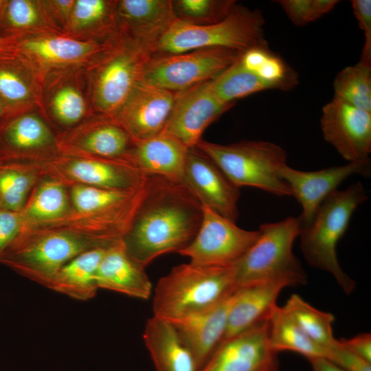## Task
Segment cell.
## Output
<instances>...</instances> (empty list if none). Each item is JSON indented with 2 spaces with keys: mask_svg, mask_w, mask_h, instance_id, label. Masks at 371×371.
Returning a JSON list of instances; mask_svg holds the SVG:
<instances>
[{
  "mask_svg": "<svg viewBox=\"0 0 371 371\" xmlns=\"http://www.w3.org/2000/svg\"><path fill=\"white\" fill-rule=\"evenodd\" d=\"M312 371H346L324 357L309 360Z\"/></svg>",
  "mask_w": 371,
  "mask_h": 371,
  "instance_id": "bcb514c9",
  "label": "cell"
},
{
  "mask_svg": "<svg viewBox=\"0 0 371 371\" xmlns=\"http://www.w3.org/2000/svg\"><path fill=\"white\" fill-rule=\"evenodd\" d=\"M189 150L164 131L150 139L134 142L127 160L145 175L159 176L185 183Z\"/></svg>",
  "mask_w": 371,
  "mask_h": 371,
  "instance_id": "7402d4cb",
  "label": "cell"
},
{
  "mask_svg": "<svg viewBox=\"0 0 371 371\" xmlns=\"http://www.w3.org/2000/svg\"><path fill=\"white\" fill-rule=\"evenodd\" d=\"M134 144L128 133L114 120L102 122L58 142L59 154L126 159Z\"/></svg>",
  "mask_w": 371,
  "mask_h": 371,
  "instance_id": "d4e9b609",
  "label": "cell"
},
{
  "mask_svg": "<svg viewBox=\"0 0 371 371\" xmlns=\"http://www.w3.org/2000/svg\"><path fill=\"white\" fill-rule=\"evenodd\" d=\"M267 320L220 343L199 371H278Z\"/></svg>",
  "mask_w": 371,
  "mask_h": 371,
  "instance_id": "e0dca14e",
  "label": "cell"
},
{
  "mask_svg": "<svg viewBox=\"0 0 371 371\" xmlns=\"http://www.w3.org/2000/svg\"><path fill=\"white\" fill-rule=\"evenodd\" d=\"M334 97L371 112V65L361 61L341 69L333 82Z\"/></svg>",
  "mask_w": 371,
  "mask_h": 371,
  "instance_id": "e575fe53",
  "label": "cell"
},
{
  "mask_svg": "<svg viewBox=\"0 0 371 371\" xmlns=\"http://www.w3.org/2000/svg\"><path fill=\"white\" fill-rule=\"evenodd\" d=\"M116 16L130 34L129 41L153 54L161 37L177 20L171 0H122Z\"/></svg>",
  "mask_w": 371,
  "mask_h": 371,
  "instance_id": "44dd1931",
  "label": "cell"
},
{
  "mask_svg": "<svg viewBox=\"0 0 371 371\" xmlns=\"http://www.w3.org/2000/svg\"><path fill=\"white\" fill-rule=\"evenodd\" d=\"M41 179L31 164L0 163V210L21 212Z\"/></svg>",
  "mask_w": 371,
  "mask_h": 371,
  "instance_id": "f546056e",
  "label": "cell"
},
{
  "mask_svg": "<svg viewBox=\"0 0 371 371\" xmlns=\"http://www.w3.org/2000/svg\"><path fill=\"white\" fill-rule=\"evenodd\" d=\"M267 322L269 346L276 353L292 351L308 360L326 357V349L311 339L283 306L276 305Z\"/></svg>",
  "mask_w": 371,
  "mask_h": 371,
  "instance_id": "f1b7e54d",
  "label": "cell"
},
{
  "mask_svg": "<svg viewBox=\"0 0 371 371\" xmlns=\"http://www.w3.org/2000/svg\"><path fill=\"white\" fill-rule=\"evenodd\" d=\"M238 289L229 297L212 308L166 319L174 326L180 338L192 352L199 370L223 340L229 312Z\"/></svg>",
  "mask_w": 371,
  "mask_h": 371,
  "instance_id": "ffe728a7",
  "label": "cell"
},
{
  "mask_svg": "<svg viewBox=\"0 0 371 371\" xmlns=\"http://www.w3.org/2000/svg\"><path fill=\"white\" fill-rule=\"evenodd\" d=\"M143 339L156 371H199L192 352L168 320L153 315L146 323Z\"/></svg>",
  "mask_w": 371,
  "mask_h": 371,
  "instance_id": "484cf974",
  "label": "cell"
},
{
  "mask_svg": "<svg viewBox=\"0 0 371 371\" xmlns=\"http://www.w3.org/2000/svg\"><path fill=\"white\" fill-rule=\"evenodd\" d=\"M242 65L254 73L271 89L288 91L297 84V74L269 47H255L240 54Z\"/></svg>",
  "mask_w": 371,
  "mask_h": 371,
  "instance_id": "1f68e13d",
  "label": "cell"
},
{
  "mask_svg": "<svg viewBox=\"0 0 371 371\" xmlns=\"http://www.w3.org/2000/svg\"><path fill=\"white\" fill-rule=\"evenodd\" d=\"M4 117H5V109H4V106L1 101L0 100V123L3 120Z\"/></svg>",
  "mask_w": 371,
  "mask_h": 371,
  "instance_id": "c3c4849f",
  "label": "cell"
},
{
  "mask_svg": "<svg viewBox=\"0 0 371 371\" xmlns=\"http://www.w3.org/2000/svg\"><path fill=\"white\" fill-rule=\"evenodd\" d=\"M42 178L73 185L115 190H135L145 183L146 175L126 159L58 154L31 163Z\"/></svg>",
  "mask_w": 371,
  "mask_h": 371,
  "instance_id": "9c48e42d",
  "label": "cell"
},
{
  "mask_svg": "<svg viewBox=\"0 0 371 371\" xmlns=\"http://www.w3.org/2000/svg\"><path fill=\"white\" fill-rule=\"evenodd\" d=\"M177 19L199 25L216 23L224 19L235 4L233 0L172 1Z\"/></svg>",
  "mask_w": 371,
  "mask_h": 371,
  "instance_id": "d590c367",
  "label": "cell"
},
{
  "mask_svg": "<svg viewBox=\"0 0 371 371\" xmlns=\"http://www.w3.org/2000/svg\"><path fill=\"white\" fill-rule=\"evenodd\" d=\"M211 159L238 188L250 186L277 196H291L280 175L286 152L273 142L242 141L220 144L201 140L195 147Z\"/></svg>",
  "mask_w": 371,
  "mask_h": 371,
  "instance_id": "52a82bcc",
  "label": "cell"
},
{
  "mask_svg": "<svg viewBox=\"0 0 371 371\" xmlns=\"http://www.w3.org/2000/svg\"><path fill=\"white\" fill-rule=\"evenodd\" d=\"M38 19V10L32 1H6L0 19V31L12 34L35 25Z\"/></svg>",
  "mask_w": 371,
  "mask_h": 371,
  "instance_id": "ab89813d",
  "label": "cell"
},
{
  "mask_svg": "<svg viewBox=\"0 0 371 371\" xmlns=\"http://www.w3.org/2000/svg\"><path fill=\"white\" fill-rule=\"evenodd\" d=\"M4 47V39H3L0 36V53L2 52Z\"/></svg>",
  "mask_w": 371,
  "mask_h": 371,
  "instance_id": "681fc988",
  "label": "cell"
},
{
  "mask_svg": "<svg viewBox=\"0 0 371 371\" xmlns=\"http://www.w3.org/2000/svg\"><path fill=\"white\" fill-rule=\"evenodd\" d=\"M144 186L129 191L80 185L68 186L71 212L63 221L55 223L67 225L106 241H116L127 230Z\"/></svg>",
  "mask_w": 371,
  "mask_h": 371,
  "instance_id": "ba28073f",
  "label": "cell"
},
{
  "mask_svg": "<svg viewBox=\"0 0 371 371\" xmlns=\"http://www.w3.org/2000/svg\"><path fill=\"white\" fill-rule=\"evenodd\" d=\"M296 26H304L330 12L337 0H279L276 1Z\"/></svg>",
  "mask_w": 371,
  "mask_h": 371,
  "instance_id": "74e56055",
  "label": "cell"
},
{
  "mask_svg": "<svg viewBox=\"0 0 371 371\" xmlns=\"http://www.w3.org/2000/svg\"><path fill=\"white\" fill-rule=\"evenodd\" d=\"M202 218V205L185 183L146 175L143 195L121 240L130 257L145 268L163 254L186 248Z\"/></svg>",
  "mask_w": 371,
  "mask_h": 371,
  "instance_id": "6da1fadb",
  "label": "cell"
},
{
  "mask_svg": "<svg viewBox=\"0 0 371 371\" xmlns=\"http://www.w3.org/2000/svg\"><path fill=\"white\" fill-rule=\"evenodd\" d=\"M368 199L361 182L335 190L319 205L311 221L302 225L299 236L306 260L312 267L333 275L346 294L355 288V281L341 269L337 245L346 232L355 210Z\"/></svg>",
  "mask_w": 371,
  "mask_h": 371,
  "instance_id": "3957f363",
  "label": "cell"
},
{
  "mask_svg": "<svg viewBox=\"0 0 371 371\" xmlns=\"http://www.w3.org/2000/svg\"><path fill=\"white\" fill-rule=\"evenodd\" d=\"M58 153L55 137L38 115H16L0 123V163H35Z\"/></svg>",
  "mask_w": 371,
  "mask_h": 371,
  "instance_id": "ac0fdd59",
  "label": "cell"
},
{
  "mask_svg": "<svg viewBox=\"0 0 371 371\" xmlns=\"http://www.w3.org/2000/svg\"><path fill=\"white\" fill-rule=\"evenodd\" d=\"M203 218L192 242L179 254L196 265L230 267L249 250L258 236V229H242L210 208L202 206Z\"/></svg>",
  "mask_w": 371,
  "mask_h": 371,
  "instance_id": "8fae6325",
  "label": "cell"
},
{
  "mask_svg": "<svg viewBox=\"0 0 371 371\" xmlns=\"http://www.w3.org/2000/svg\"><path fill=\"white\" fill-rule=\"evenodd\" d=\"M240 52L226 48H203L170 54H153L146 65L144 80L180 93L218 76Z\"/></svg>",
  "mask_w": 371,
  "mask_h": 371,
  "instance_id": "30bf717a",
  "label": "cell"
},
{
  "mask_svg": "<svg viewBox=\"0 0 371 371\" xmlns=\"http://www.w3.org/2000/svg\"><path fill=\"white\" fill-rule=\"evenodd\" d=\"M238 289L234 265L181 264L157 282L153 299V315L171 319L205 310L218 305Z\"/></svg>",
  "mask_w": 371,
  "mask_h": 371,
  "instance_id": "277c9868",
  "label": "cell"
},
{
  "mask_svg": "<svg viewBox=\"0 0 371 371\" xmlns=\"http://www.w3.org/2000/svg\"><path fill=\"white\" fill-rule=\"evenodd\" d=\"M109 3L103 0L75 1L71 16L73 25L84 27L100 23L109 14Z\"/></svg>",
  "mask_w": 371,
  "mask_h": 371,
  "instance_id": "60d3db41",
  "label": "cell"
},
{
  "mask_svg": "<svg viewBox=\"0 0 371 371\" xmlns=\"http://www.w3.org/2000/svg\"><path fill=\"white\" fill-rule=\"evenodd\" d=\"M185 184L202 206L232 221H236L239 188L211 159L196 148H190L188 151Z\"/></svg>",
  "mask_w": 371,
  "mask_h": 371,
  "instance_id": "d6986e66",
  "label": "cell"
},
{
  "mask_svg": "<svg viewBox=\"0 0 371 371\" xmlns=\"http://www.w3.org/2000/svg\"><path fill=\"white\" fill-rule=\"evenodd\" d=\"M239 57L240 55L234 63L210 80L216 95L227 104H234L238 99L271 89L264 80L244 67Z\"/></svg>",
  "mask_w": 371,
  "mask_h": 371,
  "instance_id": "836d02e7",
  "label": "cell"
},
{
  "mask_svg": "<svg viewBox=\"0 0 371 371\" xmlns=\"http://www.w3.org/2000/svg\"><path fill=\"white\" fill-rule=\"evenodd\" d=\"M294 286L288 280H274L239 288L229 310L223 341L268 319L283 289Z\"/></svg>",
  "mask_w": 371,
  "mask_h": 371,
  "instance_id": "603a6c76",
  "label": "cell"
},
{
  "mask_svg": "<svg viewBox=\"0 0 371 371\" xmlns=\"http://www.w3.org/2000/svg\"><path fill=\"white\" fill-rule=\"evenodd\" d=\"M21 212L0 210V258L23 227Z\"/></svg>",
  "mask_w": 371,
  "mask_h": 371,
  "instance_id": "ee69618b",
  "label": "cell"
},
{
  "mask_svg": "<svg viewBox=\"0 0 371 371\" xmlns=\"http://www.w3.org/2000/svg\"><path fill=\"white\" fill-rule=\"evenodd\" d=\"M144 269L130 257L120 238L107 248L101 260L96 275L98 289L148 300L152 284Z\"/></svg>",
  "mask_w": 371,
  "mask_h": 371,
  "instance_id": "cb8c5ba5",
  "label": "cell"
},
{
  "mask_svg": "<svg viewBox=\"0 0 371 371\" xmlns=\"http://www.w3.org/2000/svg\"><path fill=\"white\" fill-rule=\"evenodd\" d=\"M109 246L87 250L70 260L58 271L49 289L79 301L92 299L99 289L98 269Z\"/></svg>",
  "mask_w": 371,
  "mask_h": 371,
  "instance_id": "4316f807",
  "label": "cell"
},
{
  "mask_svg": "<svg viewBox=\"0 0 371 371\" xmlns=\"http://www.w3.org/2000/svg\"><path fill=\"white\" fill-rule=\"evenodd\" d=\"M341 346L371 363V335L359 334L350 339H338Z\"/></svg>",
  "mask_w": 371,
  "mask_h": 371,
  "instance_id": "f6af8a7d",
  "label": "cell"
},
{
  "mask_svg": "<svg viewBox=\"0 0 371 371\" xmlns=\"http://www.w3.org/2000/svg\"><path fill=\"white\" fill-rule=\"evenodd\" d=\"M324 139L348 162L369 159L371 153V112L333 98L322 111Z\"/></svg>",
  "mask_w": 371,
  "mask_h": 371,
  "instance_id": "4fadbf2b",
  "label": "cell"
},
{
  "mask_svg": "<svg viewBox=\"0 0 371 371\" xmlns=\"http://www.w3.org/2000/svg\"><path fill=\"white\" fill-rule=\"evenodd\" d=\"M52 106L56 118L65 126H73L79 122L86 109L82 95L72 87L59 89L53 97Z\"/></svg>",
  "mask_w": 371,
  "mask_h": 371,
  "instance_id": "f35d334b",
  "label": "cell"
},
{
  "mask_svg": "<svg viewBox=\"0 0 371 371\" xmlns=\"http://www.w3.org/2000/svg\"><path fill=\"white\" fill-rule=\"evenodd\" d=\"M114 242L62 223L23 227L1 257L0 264L50 289L58 271L70 260L84 251L109 246Z\"/></svg>",
  "mask_w": 371,
  "mask_h": 371,
  "instance_id": "7a4b0ae2",
  "label": "cell"
},
{
  "mask_svg": "<svg viewBox=\"0 0 371 371\" xmlns=\"http://www.w3.org/2000/svg\"><path fill=\"white\" fill-rule=\"evenodd\" d=\"M325 358L346 371H371V363L341 346L338 339L326 348Z\"/></svg>",
  "mask_w": 371,
  "mask_h": 371,
  "instance_id": "b9f144b4",
  "label": "cell"
},
{
  "mask_svg": "<svg viewBox=\"0 0 371 371\" xmlns=\"http://www.w3.org/2000/svg\"><path fill=\"white\" fill-rule=\"evenodd\" d=\"M351 3L358 25L365 36L360 61L371 65V1L352 0Z\"/></svg>",
  "mask_w": 371,
  "mask_h": 371,
  "instance_id": "7bdbcfd3",
  "label": "cell"
},
{
  "mask_svg": "<svg viewBox=\"0 0 371 371\" xmlns=\"http://www.w3.org/2000/svg\"><path fill=\"white\" fill-rule=\"evenodd\" d=\"M177 93L142 80L114 117L134 142L162 133L167 124Z\"/></svg>",
  "mask_w": 371,
  "mask_h": 371,
  "instance_id": "9a60e30c",
  "label": "cell"
},
{
  "mask_svg": "<svg viewBox=\"0 0 371 371\" xmlns=\"http://www.w3.org/2000/svg\"><path fill=\"white\" fill-rule=\"evenodd\" d=\"M301 227L299 216L262 224L254 243L234 265L236 286L281 279L294 286L305 284L306 272L293 251Z\"/></svg>",
  "mask_w": 371,
  "mask_h": 371,
  "instance_id": "8992f818",
  "label": "cell"
},
{
  "mask_svg": "<svg viewBox=\"0 0 371 371\" xmlns=\"http://www.w3.org/2000/svg\"><path fill=\"white\" fill-rule=\"evenodd\" d=\"M60 11L63 13H71L75 1H53Z\"/></svg>",
  "mask_w": 371,
  "mask_h": 371,
  "instance_id": "7dc6e473",
  "label": "cell"
},
{
  "mask_svg": "<svg viewBox=\"0 0 371 371\" xmlns=\"http://www.w3.org/2000/svg\"><path fill=\"white\" fill-rule=\"evenodd\" d=\"M153 55L149 49L131 42L115 50L100 67L95 81L94 99L100 112L116 115L143 80Z\"/></svg>",
  "mask_w": 371,
  "mask_h": 371,
  "instance_id": "7c38bea8",
  "label": "cell"
},
{
  "mask_svg": "<svg viewBox=\"0 0 371 371\" xmlns=\"http://www.w3.org/2000/svg\"><path fill=\"white\" fill-rule=\"evenodd\" d=\"M279 172L289 186L291 196L302 207L299 217L304 225L311 221L322 203L347 178L353 175L368 177L371 173V164L369 159L316 171L296 170L286 164L280 168Z\"/></svg>",
  "mask_w": 371,
  "mask_h": 371,
  "instance_id": "2e32d148",
  "label": "cell"
},
{
  "mask_svg": "<svg viewBox=\"0 0 371 371\" xmlns=\"http://www.w3.org/2000/svg\"><path fill=\"white\" fill-rule=\"evenodd\" d=\"M30 98V87L21 73L12 62L0 57V100L5 109L2 121L13 117Z\"/></svg>",
  "mask_w": 371,
  "mask_h": 371,
  "instance_id": "8d00e7d4",
  "label": "cell"
},
{
  "mask_svg": "<svg viewBox=\"0 0 371 371\" xmlns=\"http://www.w3.org/2000/svg\"><path fill=\"white\" fill-rule=\"evenodd\" d=\"M265 20L259 10L236 3L222 20L199 25L177 19L159 41L154 54H170L203 48H226L243 53L269 47Z\"/></svg>",
  "mask_w": 371,
  "mask_h": 371,
  "instance_id": "5b68a950",
  "label": "cell"
},
{
  "mask_svg": "<svg viewBox=\"0 0 371 371\" xmlns=\"http://www.w3.org/2000/svg\"><path fill=\"white\" fill-rule=\"evenodd\" d=\"M234 104L216 95L210 80L202 82L177 93L164 131L194 148L205 129Z\"/></svg>",
  "mask_w": 371,
  "mask_h": 371,
  "instance_id": "5bb4252c",
  "label": "cell"
},
{
  "mask_svg": "<svg viewBox=\"0 0 371 371\" xmlns=\"http://www.w3.org/2000/svg\"><path fill=\"white\" fill-rule=\"evenodd\" d=\"M71 210L69 187L58 181L42 178L21 211L23 227L60 222L67 216Z\"/></svg>",
  "mask_w": 371,
  "mask_h": 371,
  "instance_id": "83f0119b",
  "label": "cell"
},
{
  "mask_svg": "<svg viewBox=\"0 0 371 371\" xmlns=\"http://www.w3.org/2000/svg\"><path fill=\"white\" fill-rule=\"evenodd\" d=\"M17 49L31 54L50 64H65L89 56L98 46L67 37L49 36L23 40L16 43Z\"/></svg>",
  "mask_w": 371,
  "mask_h": 371,
  "instance_id": "4dcf8cb0",
  "label": "cell"
},
{
  "mask_svg": "<svg viewBox=\"0 0 371 371\" xmlns=\"http://www.w3.org/2000/svg\"><path fill=\"white\" fill-rule=\"evenodd\" d=\"M283 307L314 342L326 349L335 342L333 314L317 309L297 294L291 295Z\"/></svg>",
  "mask_w": 371,
  "mask_h": 371,
  "instance_id": "d6a6232c",
  "label": "cell"
}]
</instances>
